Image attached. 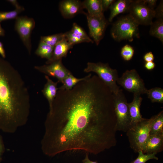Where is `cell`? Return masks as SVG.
<instances>
[{
  "instance_id": "cell-33",
  "label": "cell",
  "mask_w": 163,
  "mask_h": 163,
  "mask_svg": "<svg viewBox=\"0 0 163 163\" xmlns=\"http://www.w3.org/2000/svg\"><path fill=\"white\" fill-rule=\"evenodd\" d=\"M143 59L145 62L153 61L154 59V56L152 52H149L144 55Z\"/></svg>"
},
{
  "instance_id": "cell-12",
  "label": "cell",
  "mask_w": 163,
  "mask_h": 163,
  "mask_svg": "<svg viewBox=\"0 0 163 163\" xmlns=\"http://www.w3.org/2000/svg\"><path fill=\"white\" fill-rule=\"evenodd\" d=\"M82 2L77 0H65L61 1L59 9L61 14L66 18H70L82 12Z\"/></svg>"
},
{
  "instance_id": "cell-29",
  "label": "cell",
  "mask_w": 163,
  "mask_h": 163,
  "mask_svg": "<svg viewBox=\"0 0 163 163\" xmlns=\"http://www.w3.org/2000/svg\"><path fill=\"white\" fill-rule=\"evenodd\" d=\"M73 33L79 37L87 39H91L84 30L75 23H74L71 30Z\"/></svg>"
},
{
  "instance_id": "cell-6",
  "label": "cell",
  "mask_w": 163,
  "mask_h": 163,
  "mask_svg": "<svg viewBox=\"0 0 163 163\" xmlns=\"http://www.w3.org/2000/svg\"><path fill=\"white\" fill-rule=\"evenodd\" d=\"M113 100L117 130L126 132L130 126L131 119L128 103L122 90L120 89L117 94H113Z\"/></svg>"
},
{
  "instance_id": "cell-26",
  "label": "cell",
  "mask_w": 163,
  "mask_h": 163,
  "mask_svg": "<svg viewBox=\"0 0 163 163\" xmlns=\"http://www.w3.org/2000/svg\"><path fill=\"white\" fill-rule=\"evenodd\" d=\"M138 152L139 154L137 157L130 163H145L147 161L151 159L158 160V159L156 156L157 153H155L144 154L141 150L139 151Z\"/></svg>"
},
{
  "instance_id": "cell-31",
  "label": "cell",
  "mask_w": 163,
  "mask_h": 163,
  "mask_svg": "<svg viewBox=\"0 0 163 163\" xmlns=\"http://www.w3.org/2000/svg\"><path fill=\"white\" fill-rule=\"evenodd\" d=\"M115 1L114 0H101V4L103 12L109 8Z\"/></svg>"
},
{
  "instance_id": "cell-21",
  "label": "cell",
  "mask_w": 163,
  "mask_h": 163,
  "mask_svg": "<svg viewBox=\"0 0 163 163\" xmlns=\"http://www.w3.org/2000/svg\"><path fill=\"white\" fill-rule=\"evenodd\" d=\"M54 47L46 43L40 41L35 53L42 58L50 60L52 56Z\"/></svg>"
},
{
  "instance_id": "cell-35",
  "label": "cell",
  "mask_w": 163,
  "mask_h": 163,
  "mask_svg": "<svg viewBox=\"0 0 163 163\" xmlns=\"http://www.w3.org/2000/svg\"><path fill=\"white\" fill-rule=\"evenodd\" d=\"M155 66V64L153 61L145 62L144 65L145 68L149 70L154 69Z\"/></svg>"
},
{
  "instance_id": "cell-9",
  "label": "cell",
  "mask_w": 163,
  "mask_h": 163,
  "mask_svg": "<svg viewBox=\"0 0 163 163\" xmlns=\"http://www.w3.org/2000/svg\"><path fill=\"white\" fill-rule=\"evenodd\" d=\"M35 25V21L32 18L27 16H18L15 19V29L29 55L31 54L32 48L31 34Z\"/></svg>"
},
{
  "instance_id": "cell-38",
  "label": "cell",
  "mask_w": 163,
  "mask_h": 163,
  "mask_svg": "<svg viewBox=\"0 0 163 163\" xmlns=\"http://www.w3.org/2000/svg\"><path fill=\"white\" fill-rule=\"evenodd\" d=\"M88 154V153L86 152L85 157L82 160V162L83 163H99L97 161H93L90 160L89 158Z\"/></svg>"
},
{
  "instance_id": "cell-25",
  "label": "cell",
  "mask_w": 163,
  "mask_h": 163,
  "mask_svg": "<svg viewBox=\"0 0 163 163\" xmlns=\"http://www.w3.org/2000/svg\"><path fill=\"white\" fill-rule=\"evenodd\" d=\"M64 34L65 37L68 42L73 46L83 42L93 43V41L91 39L88 40L82 38L74 34L71 30Z\"/></svg>"
},
{
  "instance_id": "cell-1",
  "label": "cell",
  "mask_w": 163,
  "mask_h": 163,
  "mask_svg": "<svg viewBox=\"0 0 163 163\" xmlns=\"http://www.w3.org/2000/svg\"><path fill=\"white\" fill-rule=\"evenodd\" d=\"M113 94L96 75L58 90L41 142L46 155L70 151L97 155L117 144Z\"/></svg>"
},
{
  "instance_id": "cell-13",
  "label": "cell",
  "mask_w": 163,
  "mask_h": 163,
  "mask_svg": "<svg viewBox=\"0 0 163 163\" xmlns=\"http://www.w3.org/2000/svg\"><path fill=\"white\" fill-rule=\"evenodd\" d=\"M163 149V133L149 135L142 152L144 154L158 153Z\"/></svg>"
},
{
  "instance_id": "cell-14",
  "label": "cell",
  "mask_w": 163,
  "mask_h": 163,
  "mask_svg": "<svg viewBox=\"0 0 163 163\" xmlns=\"http://www.w3.org/2000/svg\"><path fill=\"white\" fill-rule=\"evenodd\" d=\"M73 46L64 37L54 47L52 57L50 60L46 62V64L62 59L63 57H66L68 51Z\"/></svg>"
},
{
  "instance_id": "cell-4",
  "label": "cell",
  "mask_w": 163,
  "mask_h": 163,
  "mask_svg": "<svg viewBox=\"0 0 163 163\" xmlns=\"http://www.w3.org/2000/svg\"><path fill=\"white\" fill-rule=\"evenodd\" d=\"M139 25L128 14L120 18L113 24L111 36L117 41L126 40L132 42L135 38L139 37Z\"/></svg>"
},
{
  "instance_id": "cell-18",
  "label": "cell",
  "mask_w": 163,
  "mask_h": 163,
  "mask_svg": "<svg viewBox=\"0 0 163 163\" xmlns=\"http://www.w3.org/2000/svg\"><path fill=\"white\" fill-rule=\"evenodd\" d=\"M82 3L83 8L87 10L89 14L96 16L104 15L101 0H85Z\"/></svg>"
},
{
  "instance_id": "cell-34",
  "label": "cell",
  "mask_w": 163,
  "mask_h": 163,
  "mask_svg": "<svg viewBox=\"0 0 163 163\" xmlns=\"http://www.w3.org/2000/svg\"><path fill=\"white\" fill-rule=\"evenodd\" d=\"M143 1L150 9L152 10H154V8L156 6L157 0H144Z\"/></svg>"
},
{
  "instance_id": "cell-37",
  "label": "cell",
  "mask_w": 163,
  "mask_h": 163,
  "mask_svg": "<svg viewBox=\"0 0 163 163\" xmlns=\"http://www.w3.org/2000/svg\"><path fill=\"white\" fill-rule=\"evenodd\" d=\"M0 55L1 57L5 59L6 57L5 51L2 43L0 41Z\"/></svg>"
},
{
  "instance_id": "cell-23",
  "label": "cell",
  "mask_w": 163,
  "mask_h": 163,
  "mask_svg": "<svg viewBox=\"0 0 163 163\" xmlns=\"http://www.w3.org/2000/svg\"><path fill=\"white\" fill-rule=\"evenodd\" d=\"M152 102L163 103V89L155 87L148 90L146 93Z\"/></svg>"
},
{
  "instance_id": "cell-30",
  "label": "cell",
  "mask_w": 163,
  "mask_h": 163,
  "mask_svg": "<svg viewBox=\"0 0 163 163\" xmlns=\"http://www.w3.org/2000/svg\"><path fill=\"white\" fill-rule=\"evenodd\" d=\"M163 1H161L156 9L155 10H154L155 17L156 18L158 19H163Z\"/></svg>"
},
{
  "instance_id": "cell-36",
  "label": "cell",
  "mask_w": 163,
  "mask_h": 163,
  "mask_svg": "<svg viewBox=\"0 0 163 163\" xmlns=\"http://www.w3.org/2000/svg\"><path fill=\"white\" fill-rule=\"evenodd\" d=\"M8 2L11 3L14 6L16 9H22L24 8V7L21 6L18 3V2L16 0H8Z\"/></svg>"
},
{
  "instance_id": "cell-16",
  "label": "cell",
  "mask_w": 163,
  "mask_h": 163,
  "mask_svg": "<svg viewBox=\"0 0 163 163\" xmlns=\"http://www.w3.org/2000/svg\"><path fill=\"white\" fill-rule=\"evenodd\" d=\"M45 78L46 82L42 92L48 102L50 111L52 109L53 102L57 94L58 90L57 85L59 82H53L47 75H45Z\"/></svg>"
},
{
  "instance_id": "cell-7",
  "label": "cell",
  "mask_w": 163,
  "mask_h": 163,
  "mask_svg": "<svg viewBox=\"0 0 163 163\" xmlns=\"http://www.w3.org/2000/svg\"><path fill=\"white\" fill-rule=\"evenodd\" d=\"M117 82L128 91L134 94H146L148 89L143 79L135 69L127 70L119 78Z\"/></svg>"
},
{
  "instance_id": "cell-2",
  "label": "cell",
  "mask_w": 163,
  "mask_h": 163,
  "mask_svg": "<svg viewBox=\"0 0 163 163\" xmlns=\"http://www.w3.org/2000/svg\"><path fill=\"white\" fill-rule=\"evenodd\" d=\"M30 107L28 89L21 74L0 57V129L13 133L25 125Z\"/></svg>"
},
{
  "instance_id": "cell-28",
  "label": "cell",
  "mask_w": 163,
  "mask_h": 163,
  "mask_svg": "<svg viewBox=\"0 0 163 163\" xmlns=\"http://www.w3.org/2000/svg\"><path fill=\"white\" fill-rule=\"evenodd\" d=\"M134 53L133 48L129 44H126L122 48L120 54L123 59L126 61L131 60Z\"/></svg>"
},
{
  "instance_id": "cell-20",
  "label": "cell",
  "mask_w": 163,
  "mask_h": 163,
  "mask_svg": "<svg viewBox=\"0 0 163 163\" xmlns=\"http://www.w3.org/2000/svg\"><path fill=\"white\" fill-rule=\"evenodd\" d=\"M163 133V111L153 116L150 135Z\"/></svg>"
},
{
  "instance_id": "cell-11",
  "label": "cell",
  "mask_w": 163,
  "mask_h": 163,
  "mask_svg": "<svg viewBox=\"0 0 163 163\" xmlns=\"http://www.w3.org/2000/svg\"><path fill=\"white\" fill-rule=\"evenodd\" d=\"M34 69L48 76L55 77L59 82L62 83L64 78L71 72L63 65L62 59L54 61L48 64L35 66Z\"/></svg>"
},
{
  "instance_id": "cell-10",
  "label": "cell",
  "mask_w": 163,
  "mask_h": 163,
  "mask_svg": "<svg viewBox=\"0 0 163 163\" xmlns=\"http://www.w3.org/2000/svg\"><path fill=\"white\" fill-rule=\"evenodd\" d=\"M87 17L90 36L98 45L103 37L107 22L104 15H91L84 12Z\"/></svg>"
},
{
  "instance_id": "cell-17",
  "label": "cell",
  "mask_w": 163,
  "mask_h": 163,
  "mask_svg": "<svg viewBox=\"0 0 163 163\" xmlns=\"http://www.w3.org/2000/svg\"><path fill=\"white\" fill-rule=\"evenodd\" d=\"M131 0H119L115 1L109 7L110 13L109 21L111 22L113 19L120 14L128 11L132 2Z\"/></svg>"
},
{
  "instance_id": "cell-8",
  "label": "cell",
  "mask_w": 163,
  "mask_h": 163,
  "mask_svg": "<svg viewBox=\"0 0 163 163\" xmlns=\"http://www.w3.org/2000/svg\"><path fill=\"white\" fill-rule=\"evenodd\" d=\"M128 11L139 25H151L155 18L154 10L150 9L143 0L133 1Z\"/></svg>"
},
{
  "instance_id": "cell-5",
  "label": "cell",
  "mask_w": 163,
  "mask_h": 163,
  "mask_svg": "<svg viewBox=\"0 0 163 163\" xmlns=\"http://www.w3.org/2000/svg\"><path fill=\"white\" fill-rule=\"evenodd\" d=\"M84 71L87 73L93 72L97 74L113 94H116L119 91L120 87L117 84L119 78L117 71L111 68L108 64L88 62Z\"/></svg>"
},
{
  "instance_id": "cell-22",
  "label": "cell",
  "mask_w": 163,
  "mask_h": 163,
  "mask_svg": "<svg viewBox=\"0 0 163 163\" xmlns=\"http://www.w3.org/2000/svg\"><path fill=\"white\" fill-rule=\"evenodd\" d=\"M151 25L149 34L163 42V20L159 19L152 22Z\"/></svg>"
},
{
  "instance_id": "cell-39",
  "label": "cell",
  "mask_w": 163,
  "mask_h": 163,
  "mask_svg": "<svg viewBox=\"0 0 163 163\" xmlns=\"http://www.w3.org/2000/svg\"><path fill=\"white\" fill-rule=\"evenodd\" d=\"M5 35V31L4 29L2 28L1 24L0 22V37L3 36Z\"/></svg>"
},
{
  "instance_id": "cell-27",
  "label": "cell",
  "mask_w": 163,
  "mask_h": 163,
  "mask_svg": "<svg viewBox=\"0 0 163 163\" xmlns=\"http://www.w3.org/2000/svg\"><path fill=\"white\" fill-rule=\"evenodd\" d=\"M24 10V8L22 9H16L7 11H0V22L12 19H16L18 14Z\"/></svg>"
},
{
  "instance_id": "cell-3",
  "label": "cell",
  "mask_w": 163,
  "mask_h": 163,
  "mask_svg": "<svg viewBox=\"0 0 163 163\" xmlns=\"http://www.w3.org/2000/svg\"><path fill=\"white\" fill-rule=\"evenodd\" d=\"M153 116L150 119L143 118L140 121L130 126L126 132L130 147L135 152L142 151L150 135Z\"/></svg>"
},
{
  "instance_id": "cell-15",
  "label": "cell",
  "mask_w": 163,
  "mask_h": 163,
  "mask_svg": "<svg viewBox=\"0 0 163 163\" xmlns=\"http://www.w3.org/2000/svg\"><path fill=\"white\" fill-rule=\"evenodd\" d=\"M142 100L141 95L134 94L133 101L128 104L131 119L130 126L134 125L143 119L140 111V107Z\"/></svg>"
},
{
  "instance_id": "cell-19",
  "label": "cell",
  "mask_w": 163,
  "mask_h": 163,
  "mask_svg": "<svg viewBox=\"0 0 163 163\" xmlns=\"http://www.w3.org/2000/svg\"><path fill=\"white\" fill-rule=\"evenodd\" d=\"M91 76L90 74L84 77L78 78L74 76L72 74L67 76L64 79L62 85L58 88V90H69L80 82L85 80Z\"/></svg>"
},
{
  "instance_id": "cell-24",
  "label": "cell",
  "mask_w": 163,
  "mask_h": 163,
  "mask_svg": "<svg viewBox=\"0 0 163 163\" xmlns=\"http://www.w3.org/2000/svg\"><path fill=\"white\" fill-rule=\"evenodd\" d=\"M64 33H60L47 36H42L40 41L54 47L64 37Z\"/></svg>"
},
{
  "instance_id": "cell-32",
  "label": "cell",
  "mask_w": 163,
  "mask_h": 163,
  "mask_svg": "<svg viewBox=\"0 0 163 163\" xmlns=\"http://www.w3.org/2000/svg\"><path fill=\"white\" fill-rule=\"evenodd\" d=\"M5 147L2 138L0 134V162L2 160L3 155L5 152Z\"/></svg>"
}]
</instances>
